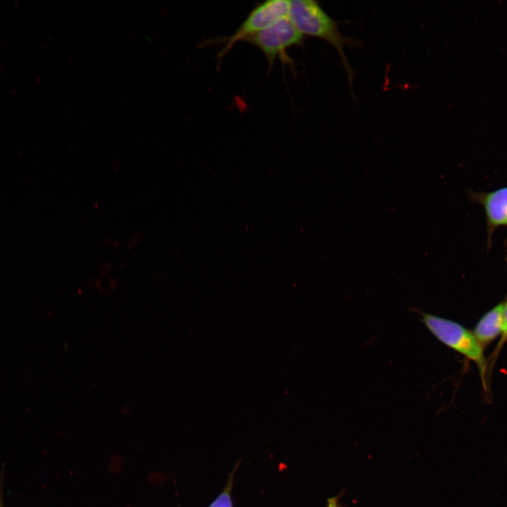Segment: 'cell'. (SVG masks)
I'll return each instance as SVG.
<instances>
[{"mask_svg": "<svg viewBox=\"0 0 507 507\" xmlns=\"http://www.w3.org/2000/svg\"><path fill=\"white\" fill-rule=\"evenodd\" d=\"M288 18L303 36L323 39L337 51L351 86L354 73L344 48L359 45L361 42L344 36L339 31V22L332 18L316 1H289Z\"/></svg>", "mask_w": 507, "mask_h": 507, "instance_id": "obj_1", "label": "cell"}, {"mask_svg": "<svg viewBox=\"0 0 507 507\" xmlns=\"http://www.w3.org/2000/svg\"><path fill=\"white\" fill-rule=\"evenodd\" d=\"M423 322L438 340L473 361L484 382V348L472 332L456 322L430 313H423Z\"/></svg>", "mask_w": 507, "mask_h": 507, "instance_id": "obj_2", "label": "cell"}, {"mask_svg": "<svg viewBox=\"0 0 507 507\" xmlns=\"http://www.w3.org/2000/svg\"><path fill=\"white\" fill-rule=\"evenodd\" d=\"M289 1L268 0L256 4L232 35L209 39L211 44H223L216 58L220 64L223 58L238 42L266 29L281 19L288 17Z\"/></svg>", "mask_w": 507, "mask_h": 507, "instance_id": "obj_3", "label": "cell"}, {"mask_svg": "<svg viewBox=\"0 0 507 507\" xmlns=\"http://www.w3.org/2000/svg\"><path fill=\"white\" fill-rule=\"evenodd\" d=\"M245 42L252 44L263 54L270 70L277 58L288 65L293 63L287 51L293 46H303L304 36L287 17L247 38Z\"/></svg>", "mask_w": 507, "mask_h": 507, "instance_id": "obj_4", "label": "cell"}, {"mask_svg": "<svg viewBox=\"0 0 507 507\" xmlns=\"http://www.w3.org/2000/svg\"><path fill=\"white\" fill-rule=\"evenodd\" d=\"M482 206L489 230L507 226V187L475 196Z\"/></svg>", "mask_w": 507, "mask_h": 507, "instance_id": "obj_5", "label": "cell"}, {"mask_svg": "<svg viewBox=\"0 0 507 507\" xmlns=\"http://www.w3.org/2000/svg\"><path fill=\"white\" fill-rule=\"evenodd\" d=\"M503 314L501 302L488 311L476 324L472 333L483 348L502 334Z\"/></svg>", "mask_w": 507, "mask_h": 507, "instance_id": "obj_6", "label": "cell"}, {"mask_svg": "<svg viewBox=\"0 0 507 507\" xmlns=\"http://www.w3.org/2000/svg\"><path fill=\"white\" fill-rule=\"evenodd\" d=\"M209 507H232L230 491H224Z\"/></svg>", "mask_w": 507, "mask_h": 507, "instance_id": "obj_7", "label": "cell"}, {"mask_svg": "<svg viewBox=\"0 0 507 507\" xmlns=\"http://www.w3.org/2000/svg\"><path fill=\"white\" fill-rule=\"evenodd\" d=\"M327 507H339L337 497H332L327 500Z\"/></svg>", "mask_w": 507, "mask_h": 507, "instance_id": "obj_8", "label": "cell"}, {"mask_svg": "<svg viewBox=\"0 0 507 507\" xmlns=\"http://www.w3.org/2000/svg\"><path fill=\"white\" fill-rule=\"evenodd\" d=\"M0 507H2L1 500L0 499Z\"/></svg>", "mask_w": 507, "mask_h": 507, "instance_id": "obj_9", "label": "cell"}]
</instances>
